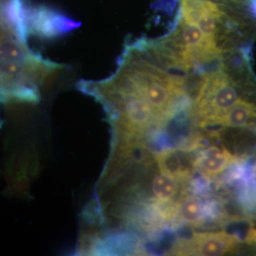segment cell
<instances>
[{
    "label": "cell",
    "mask_w": 256,
    "mask_h": 256,
    "mask_svg": "<svg viewBox=\"0 0 256 256\" xmlns=\"http://www.w3.org/2000/svg\"><path fill=\"white\" fill-rule=\"evenodd\" d=\"M58 68L32 54L26 40L0 20V98L36 102L39 84Z\"/></svg>",
    "instance_id": "1"
},
{
    "label": "cell",
    "mask_w": 256,
    "mask_h": 256,
    "mask_svg": "<svg viewBox=\"0 0 256 256\" xmlns=\"http://www.w3.org/2000/svg\"><path fill=\"white\" fill-rule=\"evenodd\" d=\"M241 239L225 230L194 232L189 238L178 239L170 250L174 256H223L234 252Z\"/></svg>",
    "instance_id": "2"
},
{
    "label": "cell",
    "mask_w": 256,
    "mask_h": 256,
    "mask_svg": "<svg viewBox=\"0 0 256 256\" xmlns=\"http://www.w3.org/2000/svg\"><path fill=\"white\" fill-rule=\"evenodd\" d=\"M196 150L187 146L172 147L153 153L162 173L183 184L189 182L196 171Z\"/></svg>",
    "instance_id": "3"
},
{
    "label": "cell",
    "mask_w": 256,
    "mask_h": 256,
    "mask_svg": "<svg viewBox=\"0 0 256 256\" xmlns=\"http://www.w3.org/2000/svg\"><path fill=\"white\" fill-rule=\"evenodd\" d=\"M25 22L27 34L32 32L46 37L55 36L76 27L74 21L46 8H36L30 12L25 9Z\"/></svg>",
    "instance_id": "4"
},
{
    "label": "cell",
    "mask_w": 256,
    "mask_h": 256,
    "mask_svg": "<svg viewBox=\"0 0 256 256\" xmlns=\"http://www.w3.org/2000/svg\"><path fill=\"white\" fill-rule=\"evenodd\" d=\"M243 158H246L232 154L225 146H210L198 154L196 167L202 176L214 180Z\"/></svg>",
    "instance_id": "5"
},
{
    "label": "cell",
    "mask_w": 256,
    "mask_h": 256,
    "mask_svg": "<svg viewBox=\"0 0 256 256\" xmlns=\"http://www.w3.org/2000/svg\"><path fill=\"white\" fill-rule=\"evenodd\" d=\"M206 206L204 200L198 194L183 192L174 203V218L171 228L190 226L200 228L206 226Z\"/></svg>",
    "instance_id": "6"
},
{
    "label": "cell",
    "mask_w": 256,
    "mask_h": 256,
    "mask_svg": "<svg viewBox=\"0 0 256 256\" xmlns=\"http://www.w3.org/2000/svg\"><path fill=\"white\" fill-rule=\"evenodd\" d=\"M221 126L225 128H252L256 126V104L254 102L239 99L223 116L216 120L212 126Z\"/></svg>",
    "instance_id": "7"
},
{
    "label": "cell",
    "mask_w": 256,
    "mask_h": 256,
    "mask_svg": "<svg viewBox=\"0 0 256 256\" xmlns=\"http://www.w3.org/2000/svg\"><path fill=\"white\" fill-rule=\"evenodd\" d=\"M182 183L164 173H156L150 183V191L155 202L174 203L182 194Z\"/></svg>",
    "instance_id": "8"
},
{
    "label": "cell",
    "mask_w": 256,
    "mask_h": 256,
    "mask_svg": "<svg viewBox=\"0 0 256 256\" xmlns=\"http://www.w3.org/2000/svg\"><path fill=\"white\" fill-rule=\"evenodd\" d=\"M244 242L248 245L256 247V228H254V226H252L248 229L246 236L244 238Z\"/></svg>",
    "instance_id": "9"
}]
</instances>
